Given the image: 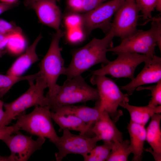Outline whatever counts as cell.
<instances>
[{
  "mask_svg": "<svg viewBox=\"0 0 161 161\" xmlns=\"http://www.w3.org/2000/svg\"><path fill=\"white\" fill-rule=\"evenodd\" d=\"M114 37L110 31L101 39L93 38L84 46L76 50L72 54L64 75L66 79L81 75L93 66L100 63L106 65L109 61L106 56L108 49L112 47Z\"/></svg>",
  "mask_w": 161,
  "mask_h": 161,
  "instance_id": "6da1fadb",
  "label": "cell"
},
{
  "mask_svg": "<svg viewBox=\"0 0 161 161\" xmlns=\"http://www.w3.org/2000/svg\"><path fill=\"white\" fill-rule=\"evenodd\" d=\"M99 96L97 88L89 85L81 75L66 79L61 86H58L54 97L49 101L51 110L64 106L96 101Z\"/></svg>",
  "mask_w": 161,
  "mask_h": 161,
  "instance_id": "7a4b0ae2",
  "label": "cell"
},
{
  "mask_svg": "<svg viewBox=\"0 0 161 161\" xmlns=\"http://www.w3.org/2000/svg\"><path fill=\"white\" fill-rule=\"evenodd\" d=\"M63 35L60 29L53 35L48 50L39 64L40 75L47 85L48 91L46 96L49 100L54 96L59 86L57 83L58 79L60 75H64L65 70L59 46Z\"/></svg>",
  "mask_w": 161,
  "mask_h": 161,
  "instance_id": "3957f363",
  "label": "cell"
},
{
  "mask_svg": "<svg viewBox=\"0 0 161 161\" xmlns=\"http://www.w3.org/2000/svg\"><path fill=\"white\" fill-rule=\"evenodd\" d=\"M35 80V83L33 80L27 81L29 87L25 93L13 101L4 103L2 127L7 126L17 115L28 108L34 106H49V100L44 94L45 89L47 88L46 81L40 74Z\"/></svg>",
  "mask_w": 161,
  "mask_h": 161,
  "instance_id": "277c9868",
  "label": "cell"
},
{
  "mask_svg": "<svg viewBox=\"0 0 161 161\" xmlns=\"http://www.w3.org/2000/svg\"><path fill=\"white\" fill-rule=\"evenodd\" d=\"M51 111L49 106H36L30 113L22 112L17 115L15 119L17 120L15 124L20 130L38 137L48 138L55 144L59 137L53 126Z\"/></svg>",
  "mask_w": 161,
  "mask_h": 161,
  "instance_id": "5b68a950",
  "label": "cell"
},
{
  "mask_svg": "<svg viewBox=\"0 0 161 161\" xmlns=\"http://www.w3.org/2000/svg\"><path fill=\"white\" fill-rule=\"evenodd\" d=\"M90 81L97 86L99 94L100 112L105 111L115 122L123 114L118 110L120 104L128 103L129 95L123 93L115 82L106 75H92Z\"/></svg>",
  "mask_w": 161,
  "mask_h": 161,
  "instance_id": "8992f818",
  "label": "cell"
},
{
  "mask_svg": "<svg viewBox=\"0 0 161 161\" xmlns=\"http://www.w3.org/2000/svg\"><path fill=\"white\" fill-rule=\"evenodd\" d=\"M150 20L152 22L149 30H138L131 35L122 40L118 45L109 48L108 52L114 53L127 52L152 57L155 55L157 45L158 23L156 17L152 18Z\"/></svg>",
  "mask_w": 161,
  "mask_h": 161,
  "instance_id": "52a82bcc",
  "label": "cell"
},
{
  "mask_svg": "<svg viewBox=\"0 0 161 161\" xmlns=\"http://www.w3.org/2000/svg\"><path fill=\"white\" fill-rule=\"evenodd\" d=\"M114 54L117 55L116 59L110 61L101 68L92 71L91 74L109 75L115 78H127L131 80L134 78V72L137 67L152 57L127 52H118Z\"/></svg>",
  "mask_w": 161,
  "mask_h": 161,
  "instance_id": "ba28073f",
  "label": "cell"
},
{
  "mask_svg": "<svg viewBox=\"0 0 161 161\" xmlns=\"http://www.w3.org/2000/svg\"><path fill=\"white\" fill-rule=\"evenodd\" d=\"M62 136L59 137L55 144L58 151L55 153L56 161H61L68 154H79L86 156L101 140L97 136L89 137L84 135L73 134L68 130L63 131Z\"/></svg>",
  "mask_w": 161,
  "mask_h": 161,
  "instance_id": "9c48e42d",
  "label": "cell"
},
{
  "mask_svg": "<svg viewBox=\"0 0 161 161\" xmlns=\"http://www.w3.org/2000/svg\"><path fill=\"white\" fill-rule=\"evenodd\" d=\"M140 12L135 0H125L114 14L112 22L110 31L114 37L122 40L137 31Z\"/></svg>",
  "mask_w": 161,
  "mask_h": 161,
  "instance_id": "30bf717a",
  "label": "cell"
},
{
  "mask_svg": "<svg viewBox=\"0 0 161 161\" xmlns=\"http://www.w3.org/2000/svg\"><path fill=\"white\" fill-rule=\"evenodd\" d=\"M125 0H109L82 16V24L90 33L96 29L106 34L110 31L112 19Z\"/></svg>",
  "mask_w": 161,
  "mask_h": 161,
  "instance_id": "8fae6325",
  "label": "cell"
},
{
  "mask_svg": "<svg viewBox=\"0 0 161 161\" xmlns=\"http://www.w3.org/2000/svg\"><path fill=\"white\" fill-rule=\"evenodd\" d=\"M2 140L9 148L15 161H26L35 152L41 149L45 138L38 137L35 140L32 136L18 132L7 136Z\"/></svg>",
  "mask_w": 161,
  "mask_h": 161,
  "instance_id": "7c38bea8",
  "label": "cell"
},
{
  "mask_svg": "<svg viewBox=\"0 0 161 161\" xmlns=\"http://www.w3.org/2000/svg\"><path fill=\"white\" fill-rule=\"evenodd\" d=\"M144 62L143 68L137 76L120 89L126 91L129 95H132L140 86L161 80V58L155 55Z\"/></svg>",
  "mask_w": 161,
  "mask_h": 161,
  "instance_id": "4fadbf2b",
  "label": "cell"
},
{
  "mask_svg": "<svg viewBox=\"0 0 161 161\" xmlns=\"http://www.w3.org/2000/svg\"><path fill=\"white\" fill-rule=\"evenodd\" d=\"M56 2L53 0H27L24 4L35 10L41 23L57 31L60 29L61 14Z\"/></svg>",
  "mask_w": 161,
  "mask_h": 161,
  "instance_id": "5bb4252c",
  "label": "cell"
},
{
  "mask_svg": "<svg viewBox=\"0 0 161 161\" xmlns=\"http://www.w3.org/2000/svg\"><path fill=\"white\" fill-rule=\"evenodd\" d=\"M107 112L102 111L92 127V132L103 142H121L123 140V134Z\"/></svg>",
  "mask_w": 161,
  "mask_h": 161,
  "instance_id": "9a60e30c",
  "label": "cell"
},
{
  "mask_svg": "<svg viewBox=\"0 0 161 161\" xmlns=\"http://www.w3.org/2000/svg\"><path fill=\"white\" fill-rule=\"evenodd\" d=\"M51 111L63 114L75 115L84 122L91 129L99 117L100 113L99 100L96 101L93 107L83 105H67L56 108Z\"/></svg>",
  "mask_w": 161,
  "mask_h": 161,
  "instance_id": "2e32d148",
  "label": "cell"
},
{
  "mask_svg": "<svg viewBox=\"0 0 161 161\" xmlns=\"http://www.w3.org/2000/svg\"><path fill=\"white\" fill-rule=\"evenodd\" d=\"M50 115L52 120L59 126L60 132L66 129L78 131L80 134L88 137L95 136L91 129L75 115L51 111Z\"/></svg>",
  "mask_w": 161,
  "mask_h": 161,
  "instance_id": "e0dca14e",
  "label": "cell"
},
{
  "mask_svg": "<svg viewBox=\"0 0 161 161\" xmlns=\"http://www.w3.org/2000/svg\"><path fill=\"white\" fill-rule=\"evenodd\" d=\"M42 37L40 33L32 44L26 49L25 52L13 63L7 72L8 75L20 76L34 63L38 60L36 48Z\"/></svg>",
  "mask_w": 161,
  "mask_h": 161,
  "instance_id": "ac0fdd59",
  "label": "cell"
},
{
  "mask_svg": "<svg viewBox=\"0 0 161 161\" xmlns=\"http://www.w3.org/2000/svg\"><path fill=\"white\" fill-rule=\"evenodd\" d=\"M161 115L159 113L154 114L146 129V140L151 146L146 151L151 153L155 161L161 160V130L160 123Z\"/></svg>",
  "mask_w": 161,
  "mask_h": 161,
  "instance_id": "d6986e66",
  "label": "cell"
},
{
  "mask_svg": "<svg viewBox=\"0 0 161 161\" xmlns=\"http://www.w3.org/2000/svg\"><path fill=\"white\" fill-rule=\"evenodd\" d=\"M130 137V146L133 154L132 161H140L143 158L144 144L146 140L145 126L130 121L127 126Z\"/></svg>",
  "mask_w": 161,
  "mask_h": 161,
  "instance_id": "ffe728a7",
  "label": "cell"
},
{
  "mask_svg": "<svg viewBox=\"0 0 161 161\" xmlns=\"http://www.w3.org/2000/svg\"><path fill=\"white\" fill-rule=\"evenodd\" d=\"M120 106L128 111L131 121L144 126L154 114L161 112V105L155 107L148 105L138 106L130 105L128 103H124L120 104Z\"/></svg>",
  "mask_w": 161,
  "mask_h": 161,
  "instance_id": "44dd1931",
  "label": "cell"
},
{
  "mask_svg": "<svg viewBox=\"0 0 161 161\" xmlns=\"http://www.w3.org/2000/svg\"><path fill=\"white\" fill-rule=\"evenodd\" d=\"M131 153L129 140L113 142L110 153L106 161H128V158Z\"/></svg>",
  "mask_w": 161,
  "mask_h": 161,
  "instance_id": "7402d4cb",
  "label": "cell"
},
{
  "mask_svg": "<svg viewBox=\"0 0 161 161\" xmlns=\"http://www.w3.org/2000/svg\"><path fill=\"white\" fill-rule=\"evenodd\" d=\"M40 75L38 73L25 76H16L0 74V98L2 97L16 83L22 80H35Z\"/></svg>",
  "mask_w": 161,
  "mask_h": 161,
  "instance_id": "603a6c76",
  "label": "cell"
},
{
  "mask_svg": "<svg viewBox=\"0 0 161 161\" xmlns=\"http://www.w3.org/2000/svg\"><path fill=\"white\" fill-rule=\"evenodd\" d=\"M112 143L103 142V144L96 145L83 158L84 161H106L111 150Z\"/></svg>",
  "mask_w": 161,
  "mask_h": 161,
  "instance_id": "cb8c5ba5",
  "label": "cell"
},
{
  "mask_svg": "<svg viewBox=\"0 0 161 161\" xmlns=\"http://www.w3.org/2000/svg\"><path fill=\"white\" fill-rule=\"evenodd\" d=\"M26 46V40L21 33H17L9 36L6 48L10 53L18 55L24 51Z\"/></svg>",
  "mask_w": 161,
  "mask_h": 161,
  "instance_id": "d4e9b609",
  "label": "cell"
},
{
  "mask_svg": "<svg viewBox=\"0 0 161 161\" xmlns=\"http://www.w3.org/2000/svg\"><path fill=\"white\" fill-rule=\"evenodd\" d=\"M157 0H135L144 20H151L152 13L156 8Z\"/></svg>",
  "mask_w": 161,
  "mask_h": 161,
  "instance_id": "484cf974",
  "label": "cell"
},
{
  "mask_svg": "<svg viewBox=\"0 0 161 161\" xmlns=\"http://www.w3.org/2000/svg\"><path fill=\"white\" fill-rule=\"evenodd\" d=\"M17 33H22L20 27L13 23L0 19V34L10 35Z\"/></svg>",
  "mask_w": 161,
  "mask_h": 161,
  "instance_id": "4316f807",
  "label": "cell"
},
{
  "mask_svg": "<svg viewBox=\"0 0 161 161\" xmlns=\"http://www.w3.org/2000/svg\"><path fill=\"white\" fill-rule=\"evenodd\" d=\"M157 83L151 88V97L148 105L152 107L161 105V80Z\"/></svg>",
  "mask_w": 161,
  "mask_h": 161,
  "instance_id": "83f0119b",
  "label": "cell"
},
{
  "mask_svg": "<svg viewBox=\"0 0 161 161\" xmlns=\"http://www.w3.org/2000/svg\"><path fill=\"white\" fill-rule=\"evenodd\" d=\"M68 29L67 38L69 42L75 44L83 40L84 34L80 27Z\"/></svg>",
  "mask_w": 161,
  "mask_h": 161,
  "instance_id": "f1b7e54d",
  "label": "cell"
},
{
  "mask_svg": "<svg viewBox=\"0 0 161 161\" xmlns=\"http://www.w3.org/2000/svg\"><path fill=\"white\" fill-rule=\"evenodd\" d=\"M64 22L68 29L80 27L82 24V16L77 14L69 15L65 18Z\"/></svg>",
  "mask_w": 161,
  "mask_h": 161,
  "instance_id": "f546056e",
  "label": "cell"
},
{
  "mask_svg": "<svg viewBox=\"0 0 161 161\" xmlns=\"http://www.w3.org/2000/svg\"><path fill=\"white\" fill-rule=\"evenodd\" d=\"M109 0H83L82 11H90Z\"/></svg>",
  "mask_w": 161,
  "mask_h": 161,
  "instance_id": "4dcf8cb0",
  "label": "cell"
},
{
  "mask_svg": "<svg viewBox=\"0 0 161 161\" xmlns=\"http://www.w3.org/2000/svg\"><path fill=\"white\" fill-rule=\"evenodd\" d=\"M20 130L16 124L10 126H5L0 128V140H2L5 137L13 134H15Z\"/></svg>",
  "mask_w": 161,
  "mask_h": 161,
  "instance_id": "1f68e13d",
  "label": "cell"
},
{
  "mask_svg": "<svg viewBox=\"0 0 161 161\" xmlns=\"http://www.w3.org/2000/svg\"><path fill=\"white\" fill-rule=\"evenodd\" d=\"M83 0H68L69 7L74 11H82Z\"/></svg>",
  "mask_w": 161,
  "mask_h": 161,
  "instance_id": "d6a6232c",
  "label": "cell"
},
{
  "mask_svg": "<svg viewBox=\"0 0 161 161\" xmlns=\"http://www.w3.org/2000/svg\"><path fill=\"white\" fill-rule=\"evenodd\" d=\"M18 3L16 2L13 3L2 2L0 3V15L4 12L16 6Z\"/></svg>",
  "mask_w": 161,
  "mask_h": 161,
  "instance_id": "836d02e7",
  "label": "cell"
},
{
  "mask_svg": "<svg viewBox=\"0 0 161 161\" xmlns=\"http://www.w3.org/2000/svg\"><path fill=\"white\" fill-rule=\"evenodd\" d=\"M9 35L0 34V50L6 47Z\"/></svg>",
  "mask_w": 161,
  "mask_h": 161,
  "instance_id": "e575fe53",
  "label": "cell"
},
{
  "mask_svg": "<svg viewBox=\"0 0 161 161\" xmlns=\"http://www.w3.org/2000/svg\"><path fill=\"white\" fill-rule=\"evenodd\" d=\"M4 103L3 101H0V128L2 127V123L4 115V111L3 110Z\"/></svg>",
  "mask_w": 161,
  "mask_h": 161,
  "instance_id": "d590c367",
  "label": "cell"
},
{
  "mask_svg": "<svg viewBox=\"0 0 161 161\" xmlns=\"http://www.w3.org/2000/svg\"><path fill=\"white\" fill-rule=\"evenodd\" d=\"M0 161H15V160L11 155L9 156H3L0 155Z\"/></svg>",
  "mask_w": 161,
  "mask_h": 161,
  "instance_id": "8d00e7d4",
  "label": "cell"
},
{
  "mask_svg": "<svg viewBox=\"0 0 161 161\" xmlns=\"http://www.w3.org/2000/svg\"><path fill=\"white\" fill-rule=\"evenodd\" d=\"M157 11L160 12L161 11V0H157V4L155 8Z\"/></svg>",
  "mask_w": 161,
  "mask_h": 161,
  "instance_id": "74e56055",
  "label": "cell"
},
{
  "mask_svg": "<svg viewBox=\"0 0 161 161\" xmlns=\"http://www.w3.org/2000/svg\"><path fill=\"white\" fill-rule=\"evenodd\" d=\"M2 2L8 3H13L16 1L17 0H0Z\"/></svg>",
  "mask_w": 161,
  "mask_h": 161,
  "instance_id": "f35d334b",
  "label": "cell"
},
{
  "mask_svg": "<svg viewBox=\"0 0 161 161\" xmlns=\"http://www.w3.org/2000/svg\"><path fill=\"white\" fill-rule=\"evenodd\" d=\"M6 51L4 50H0V58L5 54Z\"/></svg>",
  "mask_w": 161,
  "mask_h": 161,
  "instance_id": "ab89813d",
  "label": "cell"
},
{
  "mask_svg": "<svg viewBox=\"0 0 161 161\" xmlns=\"http://www.w3.org/2000/svg\"><path fill=\"white\" fill-rule=\"evenodd\" d=\"M31 0L37 1V0ZM53 0L55 1H58V2L59 1H60V0Z\"/></svg>",
  "mask_w": 161,
  "mask_h": 161,
  "instance_id": "60d3db41",
  "label": "cell"
},
{
  "mask_svg": "<svg viewBox=\"0 0 161 161\" xmlns=\"http://www.w3.org/2000/svg\"><path fill=\"white\" fill-rule=\"evenodd\" d=\"M1 100H0V101Z\"/></svg>",
  "mask_w": 161,
  "mask_h": 161,
  "instance_id": "b9f144b4",
  "label": "cell"
}]
</instances>
